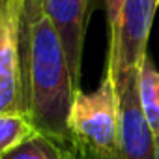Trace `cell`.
Returning <instances> with one entry per match:
<instances>
[{"label":"cell","mask_w":159,"mask_h":159,"mask_svg":"<svg viewBox=\"0 0 159 159\" xmlns=\"http://www.w3.org/2000/svg\"><path fill=\"white\" fill-rule=\"evenodd\" d=\"M25 0H10L0 13V114H28L21 73V21Z\"/></svg>","instance_id":"277c9868"},{"label":"cell","mask_w":159,"mask_h":159,"mask_svg":"<svg viewBox=\"0 0 159 159\" xmlns=\"http://www.w3.org/2000/svg\"><path fill=\"white\" fill-rule=\"evenodd\" d=\"M4 159H71V155L64 144L38 133L11 150Z\"/></svg>","instance_id":"9c48e42d"},{"label":"cell","mask_w":159,"mask_h":159,"mask_svg":"<svg viewBox=\"0 0 159 159\" xmlns=\"http://www.w3.org/2000/svg\"><path fill=\"white\" fill-rule=\"evenodd\" d=\"M66 148L71 159H122L120 99L111 71L94 92H75Z\"/></svg>","instance_id":"7a4b0ae2"},{"label":"cell","mask_w":159,"mask_h":159,"mask_svg":"<svg viewBox=\"0 0 159 159\" xmlns=\"http://www.w3.org/2000/svg\"><path fill=\"white\" fill-rule=\"evenodd\" d=\"M137 73L129 75L116 86L120 99L122 159H155L157 137L150 129L144 112L140 109Z\"/></svg>","instance_id":"5b68a950"},{"label":"cell","mask_w":159,"mask_h":159,"mask_svg":"<svg viewBox=\"0 0 159 159\" xmlns=\"http://www.w3.org/2000/svg\"><path fill=\"white\" fill-rule=\"evenodd\" d=\"M155 159H159V139H157V155H155Z\"/></svg>","instance_id":"7c38bea8"},{"label":"cell","mask_w":159,"mask_h":159,"mask_svg":"<svg viewBox=\"0 0 159 159\" xmlns=\"http://www.w3.org/2000/svg\"><path fill=\"white\" fill-rule=\"evenodd\" d=\"M137 86H139V101L144 118L150 129L153 131V135L159 139V71L148 56L139 66Z\"/></svg>","instance_id":"52a82bcc"},{"label":"cell","mask_w":159,"mask_h":159,"mask_svg":"<svg viewBox=\"0 0 159 159\" xmlns=\"http://www.w3.org/2000/svg\"><path fill=\"white\" fill-rule=\"evenodd\" d=\"M8 2H10V0H0V13L4 11V8L8 6Z\"/></svg>","instance_id":"8fae6325"},{"label":"cell","mask_w":159,"mask_h":159,"mask_svg":"<svg viewBox=\"0 0 159 159\" xmlns=\"http://www.w3.org/2000/svg\"><path fill=\"white\" fill-rule=\"evenodd\" d=\"M21 73L26 112L36 129L66 146L75 84L60 36L43 0H25L21 21Z\"/></svg>","instance_id":"6da1fadb"},{"label":"cell","mask_w":159,"mask_h":159,"mask_svg":"<svg viewBox=\"0 0 159 159\" xmlns=\"http://www.w3.org/2000/svg\"><path fill=\"white\" fill-rule=\"evenodd\" d=\"M43 10L60 36L71 77L79 86L90 0H43Z\"/></svg>","instance_id":"8992f818"},{"label":"cell","mask_w":159,"mask_h":159,"mask_svg":"<svg viewBox=\"0 0 159 159\" xmlns=\"http://www.w3.org/2000/svg\"><path fill=\"white\" fill-rule=\"evenodd\" d=\"M105 2V13H107V28H109V45L114 43L118 36V26H120V17H122V8L125 0H103Z\"/></svg>","instance_id":"30bf717a"},{"label":"cell","mask_w":159,"mask_h":159,"mask_svg":"<svg viewBox=\"0 0 159 159\" xmlns=\"http://www.w3.org/2000/svg\"><path fill=\"white\" fill-rule=\"evenodd\" d=\"M38 133L28 114H0V159Z\"/></svg>","instance_id":"ba28073f"},{"label":"cell","mask_w":159,"mask_h":159,"mask_svg":"<svg viewBox=\"0 0 159 159\" xmlns=\"http://www.w3.org/2000/svg\"><path fill=\"white\" fill-rule=\"evenodd\" d=\"M159 0H125L122 8L118 36L109 45L107 71L112 73L116 86L129 75L139 71V66L148 56L146 45Z\"/></svg>","instance_id":"3957f363"}]
</instances>
